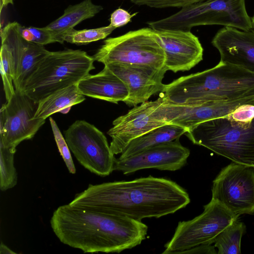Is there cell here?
<instances>
[{
    "instance_id": "83f0119b",
    "label": "cell",
    "mask_w": 254,
    "mask_h": 254,
    "mask_svg": "<svg viewBox=\"0 0 254 254\" xmlns=\"http://www.w3.org/2000/svg\"><path fill=\"white\" fill-rule=\"evenodd\" d=\"M49 121L59 151L69 172L74 174L76 173V168L65 138L62 135L55 121L52 117L49 118Z\"/></svg>"
},
{
    "instance_id": "4dcf8cb0",
    "label": "cell",
    "mask_w": 254,
    "mask_h": 254,
    "mask_svg": "<svg viewBox=\"0 0 254 254\" xmlns=\"http://www.w3.org/2000/svg\"><path fill=\"white\" fill-rule=\"evenodd\" d=\"M215 246L212 245H200L183 252L182 254H216Z\"/></svg>"
},
{
    "instance_id": "5b68a950",
    "label": "cell",
    "mask_w": 254,
    "mask_h": 254,
    "mask_svg": "<svg viewBox=\"0 0 254 254\" xmlns=\"http://www.w3.org/2000/svg\"><path fill=\"white\" fill-rule=\"evenodd\" d=\"M93 56L79 50L50 52L26 82L23 93L38 102L53 92L78 83L95 68Z\"/></svg>"
},
{
    "instance_id": "7c38bea8",
    "label": "cell",
    "mask_w": 254,
    "mask_h": 254,
    "mask_svg": "<svg viewBox=\"0 0 254 254\" xmlns=\"http://www.w3.org/2000/svg\"><path fill=\"white\" fill-rule=\"evenodd\" d=\"M253 102L254 95L230 101L183 104L172 103L163 99L154 116L167 124L178 125L188 130L203 122L226 116L238 107Z\"/></svg>"
},
{
    "instance_id": "e575fe53",
    "label": "cell",
    "mask_w": 254,
    "mask_h": 254,
    "mask_svg": "<svg viewBox=\"0 0 254 254\" xmlns=\"http://www.w3.org/2000/svg\"><path fill=\"white\" fill-rule=\"evenodd\" d=\"M252 19V29L254 31V15L253 16Z\"/></svg>"
},
{
    "instance_id": "d6986e66",
    "label": "cell",
    "mask_w": 254,
    "mask_h": 254,
    "mask_svg": "<svg viewBox=\"0 0 254 254\" xmlns=\"http://www.w3.org/2000/svg\"><path fill=\"white\" fill-rule=\"evenodd\" d=\"M77 85L84 96L115 104L123 102L128 96L123 82L106 66L98 73L82 79Z\"/></svg>"
},
{
    "instance_id": "484cf974",
    "label": "cell",
    "mask_w": 254,
    "mask_h": 254,
    "mask_svg": "<svg viewBox=\"0 0 254 254\" xmlns=\"http://www.w3.org/2000/svg\"><path fill=\"white\" fill-rule=\"evenodd\" d=\"M0 70L6 100L15 93L13 84V65L12 56L7 46L1 43L0 48Z\"/></svg>"
},
{
    "instance_id": "277c9868",
    "label": "cell",
    "mask_w": 254,
    "mask_h": 254,
    "mask_svg": "<svg viewBox=\"0 0 254 254\" xmlns=\"http://www.w3.org/2000/svg\"><path fill=\"white\" fill-rule=\"evenodd\" d=\"M185 134L193 144L233 162L254 166V118L239 122L225 116L200 123Z\"/></svg>"
},
{
    "instance_id": "52a82bcc",
    "label": "cell",
    "mask_w": 254,
    "mask_h": 254,
    "mask_svg": "<svg viewBox=\"0 0 254 254\" xmlns=\"http://www.w3.org/2000/svg\"><path fill=\"white\" fill-rule=\"evenodd\" d=\"M93 57L104 64L125 63L166 69L165 53L155 30L149 27L106 39Z\"/></svg>"
},
{
    "instance_id": "7a4b0ae2",
    "label": "cell",
    "mask_w": 254,
    "mask_h": 254,
    "mask_svg": "<svg viewBox=\"0 0 254 254\" xmlns=\"http://www.w3.org/2000/svg\"><path fill=\"white\" fill-rule=\"evenodd\" d=\"M50 224L61 242L85 253H119L132 249L145 239L148 230L140 221L69 203L54 211Z\"/></svg>"
},
{
    "instance_id": "ac0fdd59",
    "label": "cell",
    "mask_w": 254,
    "mask_h": 254,
    "mask_svg": "<svg viewBox=\"0 0 254 254\" xmlns=\"http://www.w3.org/2000/svg\"><path fill=\"white\" fill-rule=\"evenodd\" d=\"M220 61L254 73V31L224 26L211 41Z\"/></svg>"
},
{
    "instance_id": "d4e9b609",
    "label": "cell",
    "mask_w": 254,
    "mask_h": 254,
    "mask_svg": "<svg viewBox=\"0 0 254 254\" xmlns=\"http://www.w3.org/2000/svg\"><path fill=\"white\" fill-rule=\"evenodd\" d=\"M115 29L110 25L81 30L73 28L64 33L63 39L64 42L78 45H85L106 38Z\"/></svg>"
},
{
    "instance_id": "9a60e30c",
    "label": "cell",
    "mask_w": 254,
    "mask_h": 254,
    "mask_svg": "<svg viewBox=\"0 0 254 254\" xmlns=\"http://www.w3.org/2000/svg\"><path fill=\"white\" fill-rule=\"evenodd\" d=\"M190 154V150L177 139L147 148L125 159H116L114 171L125 175L149 168L177 171L186 165Z\"/></svg>"
},
{
    "instance_id": "3957f363",
    "label": "cell",
    "mask_w": 254,
    "mask_h": 254,
    "mask_svg": "<svg viewBox=\"0 0 254 254\" xmlns=\"http://www.w3.org/2000/svg\"><path fill=\"white\" fill-rule=\"evenodd\" d=\"M254 95V73L221 61L164 84L160 95L175 104L226 101Z\"/></svg>"
},
{
    "instance_id": "f1b7e54d",
    "label": "cell",
    "mask_w": 254,
    "mask_h": 254,
    "mask_svg": "<svg viewBox=\"0 0 254 254\" xmlns=\"http://www.w3.org/2000/svg\"><path fill=\"white\" fill-rule=\"evenodd\" d=\"M203 0H130L138 5H146L150 7L162 8L167 7H183Z\"/></svg>"
},
{
    "instance_id": "603a6c76",
    "label": "cell",
    "mask_w": 254,
    "mask_h": 254,
    "mask_svg": "<svg viewBox=\"0 0 254 254\" xmlns=\"http://www.w3.org/2000/svg\"><path fill=\"white\" fill-rule=\"evenodd\" d=\"M246 230V226L237 220L222 232L215 239L214 246L218 254H239L241 253L242 237Z\"/></svg>"
},
{
    "instance_id": "4fadbf2b",
    "label": "cell",
    "mask_w": 254,
    "mask_h": 254,
    "mask_svg": "<svg viewBox=\"0 0 254 254\" xmlns=\"http://www.w3.org/2000/svg\"><path fill=\"white\" fill-rule=\"evenodd\" d=\"M163 97L133 107L125 115L116 119L107 134L111 137L110 148L114 155L121 154L133 139L167 124L157 119L154 113L162 102Z\"/></svg>"
},
{
    "instance_id": "6da1fadb",
    "label": "cell",
    "mask_w": 254,
    "mask_h": 254,
    "mask_svg": "<svg viewBox=\"0 0 254 254\" xmlns=\"http://www.w3.org/2000/svg\"><path fill=\"white\" fill-rule=\"evenodd\" d=\"M188 193L173 181L152 176L89 185L69 203L106 214L140 221L159 218L185 207Z\"/></svg>"
},
{
    "instance_id": "4316f807",
    "label": "cell",
    "mask_w": 254,
    "mask_h": 254,
    "mask_svg": "<svg viewBox=\"0 0 254 254\" xmlns=\"http://www.w3.org/2000/svg\"><path fill=\"white\" fill-rule=\"evenodd\" d=\"M21 33L22 37L28 42L39 45L44 46L49 44L58 42L63 44L64 41L62 37L45 27H23L21 26Z\"/></svg>"
},
{
    "instance_id": "1f68e13d",
    "label": "cell",
    "mask_w": 254,
    "mask_h": 254,
    "mask_svg": "<svg viewBox=\"0 0 254 254\" xmlns=\"http://www.w3.org/2000/svg\"><path fill=\"white\" fill-rule=\"evenodd\" d=\"M0 254H15V252L12 251L8 247L4 245L3 243L1 242L0 245Z\"/></svg>"
},
{
    "instance_id": "9c48e42d",
    "label": "cell",
    "mask_w": 254,
    "mask_h": 254,
    "mask_svg": "<svg viewBox=\"0 0 254 254\" xmlns=\"http://www.w3.org/2000/svg\"><path fill=\"white\" fill-rule=\"evenodd\" d=\"M64 132L70 150L85 169L101 177L114 171L116 158L106 137L95 126L78 120Z\"/></svg>"
},
{
    "instance_id": "ba28073f",
    "label": "cell",
    "mask_w": 254,
    "mask_h": 254,
    "mask_svg": "<svg viewBox=\"0 0 254 254\" xmlns=\"http://www.w3.org/2000/svg\"><path fill=\"white\" fill-rule=\"evenodd\" d=\"M203 207L199 215L179 222L162 254H182L200 245H212L218 235L239 217L212 198Z\"/></svg>"
},
{
    "instance_id": "e0dca14e",
    "label": "cell",
    "mask_w": 254,
    "mask_h": 254,
    "mask_svg": "<svg viewBox=\"0 0 254 254\" xmlns=\"http://www.w3.org/2000/svg\"><path fill=\"white\" fill-rule=\"evenodd\" d=\"M165 54V67L175 73L188 71L203 59V49L190 31L155 30Z\"/></svg>"
},
{
    "instance_id": "ffe728a7",
    "label": "cell",
    "mask_w": 254,
    "mask_h": 254,
    "mask_svg": "<svg viewBox=\"0 0 254 254\" xmlns=\"http://www.w3.org/2000/svg\"><path fill=\"white\" fill-rule=\"evenodd\" d=\"M187 131L179 126L167 124L132 140L121 154L119 159L133 156L145 149L177 139Z\"/></svg>"
},
{
    "instance_id": "8fae6325",
    "label": "cell",
    "mask_w": 254,
    "mask_h": 254,
    "mask_svg": "<svg viewBox=\"0 0 254 254\" xmlns=\"http://www.w3.org/2000/svg\"><path fill=\"white\" fill-rule=\"evenodd\" d=\"M38 103L15 90L0 111V144L16 147L22 141L32 138L45 124L44 119H34Z\"/></svg>"
},
{
    "instance_id": "d6a6232c",
    "label": "cell",
    "mask_w": 254,
    "mask_h": 254,
    "mask_svg": "<svg viewBox=\"0 0 254 254\" xmlns=\"http://www.w3.org/2000/svg\"><path fill=\"white\" fill-rule=\"evenodd\" d=\"M13 0H0V9L1 12L2 9L9 4H13Z\"/></svg>"
},
{
    "instance_id": "836d02e7",
    "label": "cell",
    "mask_w": 254,
    "mask_h": 254,
    "mask_svg": "<svg viewBox=\"0 0 254 254\" xmlns=\"http://www.w3.org/2000/svg\"><path fill=\"white\" fill-rule=\"evenodd\" d=\"M70 108H71V107L66 108L63 110L62 111H61L60 112V113H62V114H66L69 111Z\"/></svg>"
},
{
    "instance_id": "8992f818",
    "label": "cell",
    "mask_w": 254,
    "mask_h": 254,
    "mask_svg": "<svg viewBox=\"0 0 254 254\" xmlns=\"http://www.w3.org/2000/svg\"><path fill=\"white\" fill-rule=\"evenodd\" d=\"M147 23L154 30L190 31L195 26L212 25L244 31L252 29L245 0H203L184 6L165 18Z\"/></svg>"
},
{
    "instance_id": "44dd1931",
    "label": "cell",
    "mask_w": 254,
    "mask_h": 254,
    "mask_svg": "<svg viewBox=\"0 0 254 254\" xmlns=\"http://www.w3.org/2000/svg\"><path fill=\"white\" fill-rule=\"evenodd\" d=\"M85 100V96L79 90L77 83L65 87L41 99L38 103L34 119H46Z\"/></svg>"
},
{
    "instance_id": "30bf717a",
    "label": "cell",
    "mask_w": 254,
    "mask_h": 254,
    "mask_svg": "<svg viewBox=\"0 0 254 254\" xmlns=\"http://www.w3.org/2000/svg\"><path fill=\"white\" fill-rule=\"evenodd\" d=\"M212 199L233 213L254 214V166L233 162L213 181Z\"/></svg>"
},
{
    "instance_id": "2e32d148",
    "label": "cell",
    "mask_w": 254,
    "mask_h": 254,
    "mask_svg": "<svg viewBox=\"0 0 254 254\" xmlns=\"http://www.w3.org/2000/svg\"><path fill=\"white\" fill-rule=\"evenodd\" d=\"M124 83L128 96L123 101L129 107H135L148 101L153 95L161 93L164 84L162 80L166 69H158L147 65L110 63L104 64Z\"/></svg>"
},
{
    "instance_id": "cb8c5ba5",
    "label": "cell",
    "mask_w": 254,
    "mask_h": 254,
    "mask_svg": "<svg viewBox=\"0 0 254 254\" xmlns=\"http://www.w3.org/2000/svg\"><path fill=\"white\" fill-rule=\"evenodd\" d=\"M15 147H5L0 144V189L5 191L17 184V174L14 165Z\"/></svg>"
},
{
    "instance_id": "7402d4cb",
    "label": "cell",
    "mask_w": 254,
    "mask_h": 254,
    "mask_svg": "<svg viewBox=\"0 0 254 254\" xmlns=\"http://www.w3.org/2000/svg\"><path fill=\"white\" fill-rule=\"evenodd\" d=\"M103 9L102 6L94 4L91 0H84L79 3L69 6L61 16L45 27L63 38L64 33L81 21L93 17Z\"/></svg>"
},
{
    "instance_id": "5bb4252c",
    "label": "cell",
    "mask_w": 254,
    "mask_h": 254,
    "mask_svg": "<svg viewBox=\"0 0 254 254\" xmlns=\"http://www.w3.org/2000/svg\"><path fill=\"white\" fill-rule=\"evenodd\" d=\"M21 28L17 22L9 23L1 30L0 37L12 56L15 89L22 92L26 82L50 51L44 46L24 39Z\"/></svg>"
},
{
    "instance_id": "f546056e",
    "label": "cell",
    "mask_w": 254,
    "mask_h": 254,
    "mask_svg": "<svg viewBox=\"0 0 254 254\" xmlns=\"http://www.w3.org/2000/svg\"><path fill=\"white\" fill-rule=\"evenodd\" d=\"M137 13V12L130 14L123 8H118L111 14L109 25L117 28L127 25L131 21V18L135 16Z\"/></svg>"
}]
</instances>
